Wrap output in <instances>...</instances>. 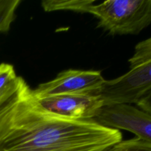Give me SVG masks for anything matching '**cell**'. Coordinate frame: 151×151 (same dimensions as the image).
<instances>
[{
    "label": "cell",
    "mask_w": 151,
    "mask_h": 151,
    "mask_svg": "<svg viewBox=\"0 0 151 151\" xmlns=\"http://www.w3.org/2000/svg\"><path fill=\"white\" fill-rule=\"evenodd\" d=\"M136 105L139 109L151 114V92L149 93L144 98L142 99Z\"/></svg>",
    "instance_id": "obj_12"
},
{
    "label": "cell",
    "mask_w": 151,
    "mask_h": 151,
    "mask_svg": "<svg viewBox=\"0 0 151 151\" xmlns=\"http://www.w3.org/2000/svg\"><path fill=\"white\" fill-rule=\"evenodd\" d=\"M151 92V60L130 69L115 79L106 81L99 96L103 106L137 104Z\"/></svg>",
    "instance_id": "obj_3"
},
{
    "label": "cell",
    "mask_w": 151,
    "mask_h": 151,
    "mask_svg": "<svg viewBox=\"0 0 151 151\" xmlns=\"http://www.w3.org/2000/svg\"><path fill=\"white\" fill-rule=\"evenodd\" d=\"M99 27L111 35H137L151 24V0H109L91 7Z\"/></svg>",
    "instance_id": "obj_2"
},
{
    "label": "cell",
    "mask_w": 151,
    "mask_h": 151,
    "mask_svg": "<svg viewBox=\"0 0 151 151\" xmlns=\"http://www.w3.org/2000/svg\"><path fill=\"white\" fill-rule=\"evenodd\" d=\"M94 119L103 126L129 131L151 142V114L132 105L103 106Z\"/></svg>",
    "instance_id": "obj_5"
},
{
    "label": "cell",
    "mask_w": 151,
    "mask_h": 151,
    "mask_svg": "<svg viewBox=\"0 0 151 151\" xmlns=\"http://www.w3.org/2000/svg\"><path fill=\"white\" fill-rule=\"evenodd\" d=\"M107 151H151V142L135 137L122 140Z\"/></svg>",
    "instance_id": "obj_10"
},
{
    "label": "cell",
    "mask_w": 151,
    "mask_h": 151,
    "mask_svg": "<svg viewBox=\"0 0 151 151\" xmlns=\"http://www.w3.org/2000/svg\"><path fill=\"white\" fill-rule=\"evenodd\" d=\"M119 131L94 119H73L43 109L22 77L0 97V151H107Z\"/></svg>",
    "instance_id": "obj_1"
},
{
    "label": "cell",
    "mask_w": 151,
    "mask_h": 151,
    "mask_svg": "<svg viewBox=\"0 0 151 151\" xmlns=\"http://www.w3.org/2000/svg\"><path fill=\"white\" fill-rule=\"evenodd\" d=\"M105 81L100 71L68 69L55 79L40 84L32 90V95L35 98L72 94L99 95Z\"/></svg>",
    "instance_id": "obj_4"
},
{
    "label": "cell",
    "mask_w": 151,
    "mask_h": 151,
    "mask_svg": "<svg viewBox=\"0 0 151 151\" xmlns=\"http://www.w3.org/2000/svg\"><path fill=\"white\" fill-rule=\"evenodd\" d=\"M20 3V0H0V32H8Z\"/></svg>",
    "instance_id": "obj_8"
},
{
    "label": "cell",
    "mask_w": 151,
    "mask_h": 151,
    "mask_svg": "<svg viewBox=\"0 0 151 151\" xmlns=\"http://www.w3.org/2000/svg\"><path fill=\"white\" fill-rule=\"evenodd\" d=\"M14 67L10 63L0 64V97L17 78Z\"/></svg>",
    "instance_id": "obj_11"
},
{
    "label": "cell",
    "mask_w": 151,
    "mask_h": 151,
    "mask_svg": "<svg viewBox=\"0 0 151 151\" xmlns=\"http://www.w3.org/2000/svg\"><path fill=\"white\" fill-rule=\"evenodd\" d=\"M150 60H151V37L136 45L134 55L128 60L130 69Z\"/></svg>",
    "instance_id": "obj_9"
},
{
    "label": "cell",
    "mask_w": 151,
    "mask_h": 151,
    "mask_svg": "<svg viewBox=\"0 0 151 151\" xmlns=\"http://www.w3.org/2000/svg\"><path fill=\"white\" fill-rule=\"evenodd\" d=\"M35 99L43 109L73 119H94L103 106L100 96L94 94H61Z\"/></svg>",
    "instance_id": "obj_6"
},
{
    "label": "cell",
    "mask_w": 151,
    "mask_h": 151,
    "mask_svg": "<svg viewBox=\"0 0 151 151\" xmlns=\"http://www.w3.org/2000/svg\"><path fill=\"white\" fill-rule=\"evenodd\" d=\"M94 3V0H44L41 2V6L47 12L72 10L77 13H90Z\"/></svg>",
    "instance_id": "obj_7"
}]
</instances>
